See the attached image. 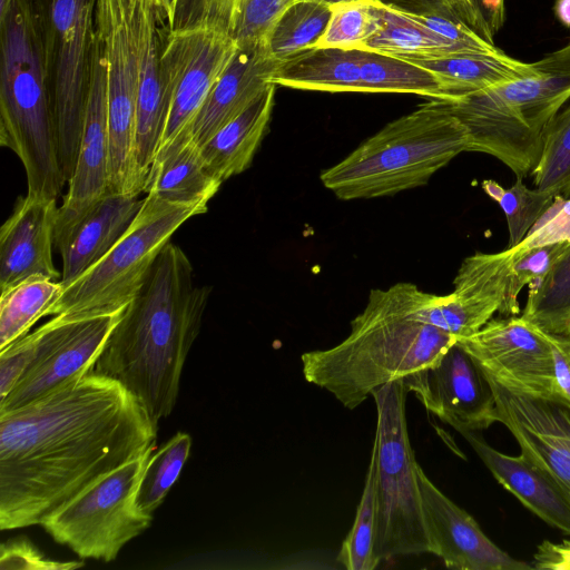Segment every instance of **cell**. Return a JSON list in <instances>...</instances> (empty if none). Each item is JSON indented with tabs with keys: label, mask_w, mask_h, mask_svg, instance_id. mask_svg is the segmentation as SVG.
Listing matches in <instances>:
<instances>
[{
	"label": "cell",
	"mask_w": 570,
	"mask_h": 570,
	"mask_svg": "<svg viewBox=\"0 0 570 570\" xmlns=\"http://www.w3.org/2000/svg\"><path fill=\"white\" fill-rule=\"evenodd\" d=\"M272 82L302 90L362 92L360 50L308 48L279 61Z\"/></svg>",
	"instance_id": "25"
},
{
	"label": "cell",
	"mask_w": 570,
	"mask_h": 570,
	"mask_svg": "<svg viewBox=\"0 0 570 570\" xmlns=\"http://www.w3.org/2000/svg\"><path fill=\"white\" fill-rule=\"evenodd\" d=\"M529 286L521 317L546 333L570 335V243L544 276Z\"/></svg>",
	"instance_id": "29"
},
{
	"label": "cell",
	"mask_w": 570,
	"mask_h": 570,
	"mask_svg": "<svg viewBox=\"0 0 570 570\" xmlns=\"http://www.w3.org/2000/svg\"><path fill=\"white\" fill-rule=\"evenodd\" d=\"M62 291L60 282L28 278L0 295V348L29 333Z\"/></svg>",
	"instance_id": "31"
},
{
	"label": "cell",
	"mask_w": 570,
	"mask_h": 570,
	"mask_svg": "<svg viewBox=\"0 0 570 570\" xmlns=\"http://www.w3.org/2000/svg\"><path fill=\"white\" fill-rule=\"evenodd\" d=\"M209 294L195 284L184 250L169 242L95 362L96 373L119 382L157 423L175 407Z\"/></svg>",
	"instance_id": "2"
},
{
	"label": "cell",
	"mask_w": 570,
	"mask_h": 570,
	"mask_svg": "<svg viewBox=\"0 0 570 570\" xmlns=\"http://www.w3.org/2000/svg\"><path fill=\"white\" fill-rule=\"evenodd\" d=\"M476 17L483 37L493 42V37L504 23V0H465Z\"/></svg>",
	"instance_id": "46"
},
{
	"label": "cell",
	"mask_w": 570,
	"mask_h": 570,
	"mask_svg": "<svg viewBox=\"0 0 570 570\" xmlns=\"http://www.w3.org/2000/svg\"><path fill=\"white\" fill-rule=\"evenodd\" d=\"M460 434L503 488L546 523L570 535V489L557 475L523 453L498 451L480 432Z\"/></svg>",
	"instance_id": "19"
},
{
	"label": "cell",
	"mask_w": 570,
	"mask_h": 570,
	"mask_svg": "<svg viewBox=\"0 0 570 570\" xmlns=\"http://www.w3.org/2000/svg\"><path fill=\"white\" fill-rule=\"evenodd\" d=\"M382 23L362 50L394 57H441L473 53L462 45L433 31L412 14L381 4Z\"/></svg>",
	"instance_id": "27"
},
{
	"label": "cell",
	"mask_w": 570,
	"mask_h": 570,
	"mask_svg": "<svg viewBox=\"0 0 570 570\" xmlns=\"http://www.w3.org/2000/svg\"><path fill=\"white\" fill-rule=\"evenodd\" d=\"M157 11L146 0H131V28L138 61L136 160L145 185L166 125Z\"/></svg>",
	"instance_id": "20"
},
{
	"label": "cell",
	"mask_w": 570,
	"mask_h": 570,
	"mask_svg": "<svg viewBox=\"0 0 570 570\" xmlns=\"http://www.w3.org/2000/svg\"><path fill=\"white\" fill-rule=\"evenodd\" d=\"M158 423L90 370L0 413V529L41 522L89 484L156 448Z\"/></svg>",
	"instance_id": "1"
},
{
	"label": "cell",
	"mask_w": 570,
	"mask_h": 570,
	"mask_svg": "<svg viewBox=\"0 0 570 570\" xmlns=\"http://www.w3.org/2000/svg\"><path fill=\"white\" fill-rule=\"evenodd\" d=\"M553 11L557 19L567 28H570V0H556Z\"/></svg>",
	"instance_id": "48"
},
{
	"label": "cell",
	"mask_w": 570,
	"mask_h": 570,
	"mask_svg": "<svg viewBox=\"0 0 570 570\" xmlns=\"http://www.w3.org/2000/svg\"><path fill=\"white\" fill-rule=\"evenodd\" d=\"M403 379L372 393L376 428L372 449L375 461V538L377 562L399 556L432 553L412 450Z\"/></svg>",
	"instance_id": "8"
},
{
	"label": "cell",
	"mask_w": 570,
	"mask_h": 570,
	"mask_svg": "<svg viewBox=\"0 0 570 570\" xmlns=\"http://www.w3.org/2000/svg\"><path fill=\"white\" fill-rule=\"evenodd\" d=\"M68 191L58 207L55 246L58 249L80 219L109 193L107 67L95 28L83 131Z\"/></svg>",
	"instance_id": "15"
},
{
	"label": "cell",
	"mask_w": 570,
	"mask_h": 570,
	"mask_svg": "<svg viewBox=\"0 0 570 570\" xmlns=\"http://www.w3.org/2000/svg\"><path fill=\"white\" fill-rule=\"evenodd\" d=\"M403 381L430 413L459 433L481 432L498 422L494 395L487 377L458 343Z\"/></svg>",
	"instance_id": "14"
},
{
	"label": "cell",
	"mask_w": 570,
	"mask_h": 570,
	"mask_svg": "<svg viewBox=\"0 0 570 570\" xmlns=\"http://www.w3.org/2000/svg\"><path fill=\"white\" fill-rule=\"evenodd\" d=\"M538 189L570 198V105L547 126L541 156L532 171Z\"/></svg>",
	"instance_id": "36"
},
{
	"label": "cell",
	"mask_w": 570,
	"mask_h": 570,
	"mask_svg": "<svg viewBox=\"0 0 570 570\" xmlns=\"http://www.w3.org/2000/svg\"><path fill=\"white\" fill-rule=\"evenodd\" d=\"M37 343L38 334L35 330L0 348V400L8 395L31 363Z\"/></svg>",
	"instance_id": "43"
},
{
	"label": "cell",
	"mask_w": 570,
	"mask_h": 570,
	"mask_svg": "<svg viewBox=\"0 0 570 570\" xmlns=\"http://www.w3.org/2000/svg\"><path fill=\"white\" fill-rule=\"evenodd\" d=\"M482 189L499 204L505 215L509 229L508 248L517 246L525 237L556 198L549 191L529 189L521 178H517L508 189L495 180L485 179L482 181Z\"/></svg>",
	"instance_id": "35"
},
{
	"label": "cell",
	"mask_w": 570,
	"mask_h": 570,
	"mask_svg": "<svg viewBox=\"0 0 570 570\" xmlns=\"http://www.w3.org/2000/svg\"><path fill=\"white\" fill-rule=\"evenodd\" d=\"M124 311L71 320L53 316L39 326L36 354L13 389L0 400V413L23 406L94 370Z\"/></svg>",
	"instance_id": "12"
},
{
	"label": "cell",
	"mask_w": 570,
	"mask_h": 570,
	"mask_svg": "<svg viewBox=\"0 0 570 570\" xmlns=\"http://www.w3.org/2000/svg\"><path fill=\"white\" fill-rule=\"evenodd\" d=\"M228 23L225 11L202 0L197 20L170 29L160 53L166 125L156 155L191 136L204 101L238 50Z\"/></svg>",
	"instance_id": "9"
},
{
	"label": "cell",
	"mask_w": 570,
	"mask_h": 570,
	"mask_svg": "<svg viewBox=\"0 0 570 570\" xmlns=\"http://www.w3.org/2000/svg\"><path fill=\"white\" fill-rule=\"evenodd\" d=\"M468 146L469 132L446 101L430 99L323 170L321 181L342 200L391 196L428 184Z\"/></svg>",
	"instance_id": "5"
},
{
	"label": "cell",
	"mask_w": 570,
	"mask_h": 570,
	"mask_svg": "<svg viewBox=\"0 0 570 570\" xmlns=\"http://www.w3.org/2000/svg\"><path fill=\"white\" fill-rule=\"evenodd\" d=\"M332 8L307 0L294 2L276 21L264 46L277 62L315 47L324 35Z\"/></svg>",
	"instance_id": "32"
},
{
	"label": "cell",
	"mask_w": 570,
	"mask_h": 570,
	"mask_svg": "<svg viewBox=\"0 0 570 570\" xmlns=\"http://www.w3.org/2000/svg\"><path fill=\"white\" fill-rule=\"evenodd\" d=\"M570 243V242H569Z\"/></svg>",
	"instance_id": "53"
},
{
	"label": "cell",
	"mask_w": 570,
	"mask_h": 570,
	"mask_svg": "<svg viewBox=\"0 0 570 570\" xmlns=\"http://www.w3.org/2000/svg\"><path fill=\"white\" fill-rule=\"evenodd\" d=\"M191 436L177 432L156 452H153L142 471L137 489L138 508L153 515L178 480L189 456Z\"/></svg>",
	"instance_id": "34"
},
{
	"label": "cell",
	"mask_w": 570,
	"mask_h": 570,
	"mask_svg": "<svg viewBox=\"0 0 570 570\" xmlns=\"http://www.w3.org/2000/svg\"><path fill=\"white\" fill-rule=\"evenodd\" d=\"M317 2L327 7L333 8L334 6L341 4V3H347V2H354V1H362V0H307Z\"/></svg>",
	"instance_id": "50"
},
{
	"label": "cell",
	"mask_w": 570,
	"mask_h": 570,
	"mask_svg": "<svg viewBox=\"0 0 570 570\" xmlns=\"http://www.w3.org/2000/svg\"><path fill=\"white\" fill-rule=\"evenodd\" d=\"M375 461L371 454L364 488L354 523L344 539L337 561L347 570H373L380 563L374 556Z\"/></svg>",
	"instance_id": "37"
},
{
	"label": "cell",
	"mask_w": 570,
	"mask_h": 570,
	"mask_svg": "<svg viewBox=\"0 0 570 570\" xmlns=\"http://www.w3.org/2000/svg\"><path fill=\"white\" fill-rule=\"evenodd\" d=\"M96 0H49L47 58L59 154L67 181L79 153L87 109Z\"/></svg>",
	"instance_id": "11"
},
{
	"label": "cell",
	"mask_w": 570,
	"mask_h": 570,
	"mask_svg": "<svg viewBox=\"0 0 570 570\" xmlns=\"http://www.w3.org/2000/svg\"><path fill=\"white\" fill-rule=\"evenodd\" d=\"M0 144L21 160L28 195L57 199L67 179L58 145L45 10L36 0H1Z\"/></svg>",
	"instance_id": "4"
},
{
	"label": "cell",
	"mask_w": 570,
	"mask_h": 570,
	"mask_svg": "<svg viewBox=\"0 0 570 570\" xmlns=\"http://www.w3.org/2000/svg\"><path fill=\"white\" fill-rule=\"evenodd\" d=\"M543 333L552 353L556 393L570 405V335Z\"/></svg>",
	"instance_id": "45"
},
{
	"label": "cell",
	"mask_w": 570,
	"mask_h": 570,
	"mask_svg": "<svg viewBox=\"0 0 570 570\" xmlns=\"http://www.w3.org/2000/svg\"><path fill=\"white\" fill-rule=\"evenodd\" d=\"M151 3L158 11H163L164 0H146Z\"/></svg>",
	"instance_id": "51"
},
{
	"label": "cell",
	"mask_w": 570,
	"mask_h": 570,
	"mask_svg": "<svg viewBox=\"0 0 570 570\" xmlns=\"http://www.w3.org/2000/svg\"><path fill=\"white\" fill-rule=\"evenodd\" d=\"M208 205L167 202L147 193L128 229L94 266L62 288L47 316L82 318L121 311L146 282L163 248L189 218Z\"/></svg>",
	"instance_id": "7"
},
{
	"label": "cell",
	"mask_w": 570,
	"mask_h": 570,
	"mask_svg": "<svg viewBox=\"0 0 570 570\" xmlns=\"http://www.w3.org/2000/svg\"><path fill=\"white\" fill-rule=\"evenodd\" d=\"M456 343L500 383L559 400L550 344L543 331L521 316L491 318L476 333Z\"/></svg>",
	"instance_id": "13"
},
{
	"label": "cell",
	"mask_w": 570,
	"mask_h": 570,
	"mask_svg": "<svg viewBox=\"0 0 570 570\" xmlns=\"http://www.w3.org/2000/svg\"><path fill=\"white\" fill-rule=\"evenodd\" d=\"M465 1V0H464ZM466 2V1H465ZM468 4V3H466ZM469 6V4H468ZM471 9V8H470ZM473 12V11H472Z\"/></svg>",
	"instance_id": "52"
},
{
	"label": "cell",
	"mask_w": 570,
	"mask_h": 570,
	"mask_svg": "<svg viewBox=\"0 0 570 570\" xmlns=\"http://www.w3.org/2000/svg\"><path fill=\"white\" fill-rule=\"evenodd\" d=\"M568 243L548 244L529 249L510 248L512 259L510 266L509 301L515 315L520 312L518 296L522 288L542 278Z\"/></svg>",
	"instance_id": "40"
},
{
	"label": "cell",
	"mask_w": 570,
	"mask_h": 570,
	"mask_svg": "<svg viewBox=\"0 0 570 570\" xmlns=\"http://www.w3.org/2000/svg\"><path fill=\"white\" fill-rule=\"evenodd\" d=\"M220 185L207 173L200 147L190 136L156 155L144 191L170 203L208 205Z\"/></svg>",
	"instance_id": "26"
},
{
	"label": "cell",
	"mask_w": 570,
	"mask_h": 570,
	"mask_svg": "<svg viewBox=\"0 0 570 570\" xmlns=\"http://www.w3.org/2000/svg\"><path fill=\"white\" fill-rule=\"evenodd\" d=\"M497 312L493 305L473 302L454 293L434 295L420 289L412 316L459 340L476 333Z\"/></svg>",
	"instance_id": "33"
},
{
	"label": "cell",
	"mask_w": 570,
	"mask_h": 570,
	"mask_svg": "<svg viewBox=\"0 0 570 570\" xmlns=\"http://www.w3.org/2000/svg\"><path fill=\"white\" fill-rule=\"evenodd\" d=\"M155 448L102 475L41 522L60 544L82 559L115 560L120 550L151 523L136 495Z\"/></svg>",
	"instance_id": "10"
},
{
	"label": "cell",
	"mask_w": 570,
	"mask_h": 570,
	"mask_svg": "<svg viewBox=\"0 0 570 570\" xmlns=\"http://www.w3.org/2000/svg\"><path fill=\"white\" fill-rule=\"evenodd\" d=\"M483 374L494 395L498 422L508 428L521 453L570 489V405L504 385Z\"/></svg>",
	"instance_id": "16"
},
{
	"label": "cell",
	"mask_w": 570,
	"mask_h": 570,
	"mask_svg": "<svg viewBox=\"0 0 570 570\" xmlns=\"http://www.w3.org/2000/svg\"><path fill=\"white\" fill-rule=\"evenodd\" d=\"M83 564V561L51 559L24 537L8 540L0 547V569L2 570H75Z\"/></svg>",
	"instance_id": "41"
},
{
	"label": "cell",
	"mask_w": 570,
	"mask_h": 570,
	"mask_svg": "<svg viewBox=\"0 0 570 570\" xmlns=\"http://www.w3.org/2000/svg\"><path fill=\"white\" fill-rule=\"evenodd\" d=\"M183 0H164V6H163V13L165 16V18L167 19V22L171 28H174L175 26V21H176V16H177V11H178V8H179V4Z\"/></svg>",
	"instance_id": "49"
},
{
	"label": "cell",
	"mask_w": 570,
	"mask_h": 570,
	"mask_svg": "<svg viewBox=\"0 0 570 570\" xmlns=\"http://www.w3.org/2000/svg\"><path fill=\"white\" fill-rule=\"evenodd\" d=\"M358 50L362 92L415 94L449 100L438 77L428 69L394 56Z\"/></svg>",
	"instance_id": "28"
},
{
	"label": "cell",
	"mask_w": 570,
	"mask_h": 570,
	"mask_svg": "<svg viewBox=\"0 0 570 570\" xmlns=\"http://www.w3.org/2000/svg\"><path fill=\"white\" fill-rule=\"evenodd\" d=\"M381 23V3L376 0L334 6L327 28L316 46L362 49L379 31Z\"/></svg>",
	"instance_id": "38"
},
{
	"label": "cell",
	"mask_w": 570,
	"mask_h": 570,
	"mask_svg": "<svg viewBox=\"0 0 570 570\" xmlns=\"http://www.w3.org/2000/svg\"><path fill=\"white\" fill-rule=\"evenodd\" d=\"M401 12L429 16L438 14L463 21L482 36L480 23L464 0H376ZM483 37V36H482ZM484 38V37H483Z\"/></svg>",
	"instance_id": "44"
},
{
	"label": "cell",
	"mask_w": 570,
	"mask_h": 570,
	"mask_svg": "<svg viewBox=\"0 0 570 570\" xmlns=\"http://www.w3.org/2000/svg\"><path fill=\"white\" fill-rule=\"evenodd\" d=\"M562 242H570V198L556 196L552 205L514 247L529 249Z\"/></svg>",
	"instance_id": "42"
},
{
	"label": "cell",
	"mask_w": 570,
	"mask_h": 570,
	"mask_svg": "<svg viewBox=\"0 0 570 570\" xmlns=\"http://www.w3.org/2000/svg\"><path fill=\"white\" fill-rule=\"evenodd\" d=\"M57 199L19 197L0 229V289L31 277H61L52 261Z\"/></svg>",
	"instance_id": "18"
},
{
	"label": "cell",
	"mask_w": 570,
	"mask_h": 570,
	"mask_svg": "<svg viewBox=\"0 0 570 570\" xmlns=\"http://www.w3.org/2000/svg\"><path fill=\"white\" fill-rule=\"evenodd\" d=\"M277 63L264 45L238 48L194 120V141L202 147L244 112L273 83Z\"/></svg>",
	"instance_id": "21"
},
{
	"label": "cell",
	"mask_w": 570,
	"mask_h": 570,
	"mask_svg": "<svg viewBox=\"0 0 570 570\" xmlns=\"http://www.w3.org/2000/svg\"><path fill=\"white\" fill-rule=\"evenodd\" d=\"M434 73L449 100L510 82L535 72L534 62L517 60L502 50L441 57H397Z\"/></svg>",
	"instance_id": "24"
},
{
	"label": "cell",
	"mask_w": 570,
	"mask_h": 570,
	"mask_svg": "<svg viewBox=\"0 0 570 570\" xmlns=\"http://www.w3.org/2000/svg\"><path fill=\"white\" fill-rule=\"evenodd\" d=\"M275 86L272 83L244 112L200 147L207 173L219 183L250 166L268 130Z\"/></svg>",
	"instance_id": "23"
},
{
	"label": "cell",
	"mask_w": 570,
	"mask_h": 570,
	"mask_svg": "<svg viewBox=\"0 0 570 570\" xmlns=\"http://www.w3.org/2000/svg\"><path fill=\"white\" fill-rule=\"evenodd\" d=\"M425 525L431 552L458 570H531L497 546L465 510L446 497L417 464Z\"/></svg>",
	"instance_id": "17"
},
{
	"label": "cell",
	"mask_w": 570,
	"mask_h": 570,
	"mask_svg": "<svg viewBox=\"0 0 570 570\" xmlns=\"http://www.w3.org/2000/svg\"><path fill=\"white\" fill-rule=\"evenodd\" d=\"M297 0H232L229 33L238 48L264 45L281 16Z\"/></svg>",
	"instance_id": "39"
},
{
	"label": "cell",
	"mask_w": 570,
	"mask_h": 570,
	"mask_svg": "<svg viewBox=\"0 0 570 570\" xmlns=\"http://www.w3.org/2000/svg\"><path fill=\"white\" fill-rule=\"evenodd\" d=\"M144 199L108 193L80 219L58 248L62 258V288L101 259L128 229Z\"/></svg>",
	"instance_id": "22"
},
{
	"label": "cell",
	"mask_w": 570,
	"mask_h": 570,
	"mask_svg": "<svg viewBox=\"0 0 570 570\" xmlns=\"http://www.w3.org/2000/svg\"><path fill=\"white\" fill-rule=\"evenodd\" d=\"M533 569L570 570V540L541 542L533 556Z\"/></svg>",
	"instance_id": "47"
},
{
	"label": "cell",
	"mask_w": 570,
	"mask_h": 570,
	"mask_svg": "<svg viewBox=\"0 0 570 570\" xmlns=\"http://www.w3.org/2000/svg\"><path fill=\"white\" fill-rule=\"evenodd\" d=\"M512 252L475 253L468 256L453 281L455 295L498 307L502 316H514L509 301Z\"/></svg>",
	"instance_id": "30"
},
{
	"label": "cell",
	"mask_w": 570,
	"mask_h": 570,
	"mask_svg": "<svg viewBox=\"0 0 570 570\" xmlns=\"http://www.w3.org/2000/svg\"><path fill=\"white\" fill-rule=\"evenodd\" d=\"M534 65L533 75L446 101L469 132L468 151L495 157L521 179L532 174L547 126L570 99V42Z\"/></svg>",
	"instance_id": "6"
},
{
	"label": "cell",
	"mask_w": 570,
	"mask_h": 570,
	"mask_svg": "<svg viewBox=\"0 0 570 570\" xmlns=\"http://www.w3.org/2000/svg\"><path fill=\"white\" fill-rule=\"evenodd\" d=\"M419 291L405 282L372 289L341 343L302 354L305 381L354 410L376 389L439 360L458 338L413 318Z\"/></svg>",
	"instance_id": "3"
}]
</instances>
